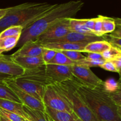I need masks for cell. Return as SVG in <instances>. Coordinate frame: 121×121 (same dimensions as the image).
<instances>
[{
    "label": "cell",
    "instance_id": "obj_12",
    "mask_svg": "<svg viewBox=\"0 0 121 121\" xmlns=\"http://www.w3.org/2000/svg\"><path fill=\"white\" fill-rule=\"evenodd\" d=\"M26 70L15 63L10 56L4 55L0 58V73L10 77H18L25 73Z\"/></svg>",
    "mask_w": 121,
    "mask_h": 121
},
{
    "label": "cell",
    "instance_id": "obj_33",
    "mask_svg": "<svg viewBox=\"0 0 121 121\" xmlns=\"http://www.w3.org/2000/svg\"><path fill=\"white\" fill-rule=\"evenodd\" d=\"M100 67H101L103 69L105 70L109 71V72L118 73L117 69L115 68V66L111 60H106Z\"/></svg>",
    "mask_w": 121,
    "mask_h": 121
},
{
    "label": "cell",
    "instance_id": "obj_17",
    "mask_svg": "<svg viewBox=\"0 0 121 121\" xmlns=\"http://www.w3.org/2000/svg\"><path fill=\"white\" fill-rule=\"evenodd\" d=\"M22 106L24 111L28 116V120L30 121H52L46 112L30 108L24 105Z\"/></svg>",
    "mask_w": 121,
    "mask_h": 121
},
{
    "label": "cell",
    "instance_id": "obj_2",
    "mask_svg": "<svg viewBox=\"0 0 121 121\" xmlns=\"http://www.w3.org/2000/svg\"><path fill=\"white\" fill-rule=\"evenodd\" d=\"M73 85L98 121H121V106L113 101L104 87H87L72 80Z\"/></svg>",
    "mask_w": 121,
    "mask_h": 121
},
{
    "label": "cell",
    "instance_id": "obj_26",
    "mask_svg": "<svg viewBox=\"0 0 121 121\" xmlns=\"http://www.w3.org/2000/svg\"><path fill=\"white\" fill-rule=\"evenodd\" d=\"M102 55L105 60H111L119 56H121V48L111 46L108 49L104 51L102 53Z\"/></svg>",
    "mask_w": 121,
    "mask_h": 121
},
{
    "label": "cell",
    "instance_id": "obj_18",
    "mask_svg": "<svg viewBox=\"0 0 121 121\" xmlns=\"http://www.w3.org/2000/svg\"><path fill=\"white\" fill-rule=\"evenodd\" d=\"M111 45L105 40L95 41L89 43L85 46L83 52L84 53H94L102 54L104 51L108 49Z\"/></svg>",
    "mask_w": 121,
    "mask_h": 121
},
{
    "label": "cell",
    "instance_id": "obj_34",
    "mask_svg": "<svg viewBox=\"0 0 121 121\" xmlns=\"http://www.w3.org/2000/svg\"><path fill=\"white\" fill-rule=\"evenodd\" d=\"M86 59L88 60H104L102 54L99 53H88V55L86 57ZM105 60V59H104Z\"/></svg>",
    "mask_w": 121,
    "mask_h": 121
},
{
    "label": "cell",
    "instance_id": "obj_42",
    "mask_svg": "<svg viewBox=\"0 0 121 121\" xmlns=\"http://www.w3.org/2000/svg\"><path fill=\"white\" fill-rule=\"evenodd\" d=\"M0 121H1V119H0Z\"/></svg>",
    "mask_w": 121,
    "mask_h": 121
},
{
    "label": "cell",
    "instance_id": "obj_31",
    "mask_svg": "<svg viewBox=\"0 0 121 121\" xmlns=\"http://www.w3.org/2000/svg\"><path fill=\"white\" fill-rule=\"evenodd\" d=\"M57 51L52 49L43 48L42 53V58L45 64H47L53 59Z\"/></svg>",
    "mask_w": 121,
    "mask_h": 121
},
{
    "label": "cell",
    "instance_id": "obj_11",
    "mask_svg": "<svg viewBox=\"0 0 121 121\" xmlns=\"http://www.w3.org/2000/svg\"><path fill=\"white\" fill-rule=\"evenodd\" d=\"M104 40L103 37H98L95 34H86L76 33L74 31H70L63 37L57 39L49 40L46 41V43H61L68 42L73 43H89L95 41ZM43 44V43H42Z\"/></svg>",
    "mask_w": 121,
    "mask_h": 121
},
{
    "label": "cell",
    "instance_id": "obj_6",
    "mask_svg": "<svg viewBox=\"0 0 121 121\" xmlns=\"http://www.w3.org/2000/svg\"><path fill=\"white\" fill-rule=\"evenodd\" d=\"M70 69L74 79L85 86L92 88L105 86V82L97 76L91 68L74 65L70 66Z\"/></svg>",
    "mask_w": 121,
    "mask_h": 121
},
{
    "label": "cell",
    "instance_id": "obj_15",
    "mask_svg": "<svg viewBox=\"0 0 121 121\" xmlns=\"http://www.w3.org/2000/svg\"><path fill=\"white\" fill-rule=\"evenodd\" d=\"M43 47L56 51H78L83 52L87 43H46L41 44Z\"/></svg>",
    "mask_w": 121,
    "mask_h": 121
},
{
    "label": "cell",
    "instance_id": "obj_14",
    "mask_svg": "<svg viewBox=\"0 0 121 121\" xmlns=\"http://www.w3.org/2000/svg\"><path fill=\"white\" fill-rule=\"evenodd\" d=\"M12 60L24 69L25 70H34L42 67L45 65L42 56L40 57H11Z\"/></svg>",
    "mask_w": 121,
    "mask_h": 121
},
{
    "label": "cell",
    "instance_id": "obj_7",
    "mask_svg": "<svg viewBox=\"0 0 121 121\" xmlns=\"http://www.w3.org/2000/svg\"><path fill=\"white\" fill-rule=\"evenodd\" d=\"M11 80L20 89L22 90L35 99L43 102L46 86L34 80L26 79L22 76L11 77Z\"/></svg>",
    "mask_w": 121,
    "mask_h": 121
},
{
    "label": "cell",
    "instance_id": "obj_29",
    "mask_svg": "<svg viewBox=\"0 0 121 121\" xmlns=\"http://www.w3.org/2000/svg\"><path fill=\"white\" fill-rule=\"evenodd\" d=\"M93 34L98 37H102L104 35L102 31V15H99L95 18Z\"/></svg>",
    "mask_w": 121,
    "mask_h": 121
},
{
    "label": "cell",
    "instance_id": "obj_25",
    "mask_svg": "<svg viewBox=\"0 0 121 121\" xmlns=\"http://www.w3.org/2000/svg\"><path fill=\"white\" fill-rule=\"evenodd\" d=\"M23 30L21 26H12L6 28L0 33V37H14L21 35Z\"/></svg>",
    "mask_w": 121,
    "mask_h": 121
},
{
    "label": "cell",
    "instance_id": "obj_9",
    "mask_svg": "<svg viewBox=\"0 0 121 121\" xmlns=\"http://www.w3.org/2000/svg\"><path fill=\"white\" fill-rule=\"evenodd\" d=\"M69 32H70L69 27V18H64L50 27L35 40L40 44H42L49 40L63 37Z\"/></svg>",
    "mask_w": 121,
    "mask_h": 121
},
{
    "label": "cell",
    "instance_id": "obj_30",
    "mask_svg": "<svg viewBox=\"0 0 121 121\" xmlns=\"http://www.w3.org/2000/svg\"><path fill=\"white\" fill-rule=\"evenodd\" d=\"M0 115L5 116L11 121H24V118L18 115L0 108Z\"/></svg>",
    "mask_w": 121,
    "mask_h": 121
},
{
    "label": "cell",
    "instance_id": "obj_35",
    "mask_svg": "<svg viewBox=\"0 0 121 121\" xmlns=\"http://www.w3.org/2000/svg\"><path fill=\"white\" fill-rule=\"evenodd\" d=\"M111 61H112L115 68L117 69L118 73L120 74L121 67V56H119L115 59H112V60H111Z\"/></svg>",
    "mask_w": 121,
    "mask_h": 121
},
{
    "label": "cell",
    "instance_id": "obj_40",
    "mask_svg": "<svg viewBox=\"0 0 121 121\" xmlns=\"http://www.w3.org/2000/svg\"><path fill=\"white\" fill-rule=\"evenodd\" d=\"M73 121H82L80 120L79 118H78V117H77L74 114V115H73Z\"/></svg>",
    "mask_w": 121,
    "mask_h": 121
},
{
    "label": "cell",
    "instance_id": "obj_39",
    "mask_svg": "<svg viewBox=\"0 0 121 121\" xmlns=\"http://www.w3.org/2000/svg\"><path fill=\"white\" fill-rule=\"evenodd\" d=\"M0 119H1V121H11L9 120L8 118H7V117H5L4 115H0Z\"/></svg>",
    "mask_w": 121,
    "mask_h": 121
},
{
    "label": "cell",
    "instance_id": "obj_1",
    "mask_svg": "<svg viewBox=\"0 0 121 121\" xmlns=\"http://www.w3.org/2000/svg\"><path fill=\"white\" fill-rule=\"evenodd\" d=\"M83 5L84 2L81 0L56 4L42 17L22 30L17 46L21 47L29 40L34 41L50 27L62 19L73 18Z\"/></svg>",
    "mask_w": 121,
    "mask_h": 121
},
{
    "label": "cell",
    "instance_id": "obj_16",
    "mask_svg": "<svg viewBox=\"0 0 121 121\" xmlns=\"http://www.w3.org/2000/svg\"><path fill=\"white\" fill-rule=\"evenodd\" d=\"M22 104L14 102L5 99H0V108L9 112H13L22 117L24 119H28V116L24 111Z\"/></svg>",
    "mask_w": 121,
    "mask_h": 121
},
{
    "label": "cell",
    "instance_id": "obj_19",
    "mask_svg": "<svg viewBox=\"0 0 121 121\" xmlns=\"http://www.w3.org/2000/svg\"><path fill=\"white\" fill-rule=\"evenodd\" d=\"M46 107V112L52 121H73L74 114L63 111H59L53 109L48 106Z\"/></svg>",
    "mask_w": 121,
    "mask_h": 121
},
{
    "label": "cell",
    "instance_id": "obj_41",
    "mask_svg": "<svg viewBox=\"0 0 121 121\" xmlns=\"http://www.w3.org/2000/svg\"><path fill=\"white\" fill-rule=\"evenodd\" d=\"M24 121H30L28 120V119H24Z\"/></svg>",
    "mask_w": 121,
    "mask_h": 121
},
{
    "label": "cell",
    "instance_id": "obj_13",
    "mask_svg": "<svg viewBox=\"0 0 121 121\" xmlns=\"http://www.w3.org/2000/svg\"><path fill=\"white\" fill-rule=\"evenodd\" d=\"M43 47L37 40H29L25 43L11 57H40L42 56Z\"/></svg>",
    "mask_w": 121,
    "mask_h": 121
},
{
    "label": "cell",
    "instance_id": "obj_28",
    "mask_svg": "<svg viewBox=\"0 0 121 121\" xmlns=\"http://www.w3.org/2000/svg\"><path fill=\"white\" fill-rule=\"evenodd\" d=\"M61 52L63 53L68 59L74 62L81 61L86 58V57L82 54V52L78 51H62Z\"/></svg>",
    "mask_w": 121,
    "mask_h": 121
},
{
    "label": "cell",
    "instance_id": "obj_3",
    "mask_svg": "<svg viewBox=\"0 0 121 121\" xmlns=\"http://www.w3.org/2000/svg\"><path fill=\"white\" fill-rule=\"evenodd\" d=\"M56 4L47 2H25L7 8V14L0 20V33L12 26H21L24 29L50 10Z\"/></svg>",
    "mask_w": 121,
    "mask_h": 121
},
{
    "label": "cell",
    "instance_id": "obj_5",
    "mask_svg": "<svg viewBox=\"0 0 121 121\" xmlns=\"http://www.w3.org/2000/svg\"><path fill=\"white\" fill-rule=\"evenodd\" d=\"M43 102L45 106L53 109L74 114L66 97L54 85H48L46 87Z\"/></svg>",
    "mask_w": 121,
    "mask_h": 121
},
{
    "label": "cell",
    "instance_id": "obj_38",
    "mask_svg": "<svg viewBox=\"0 0 121 121\" xmlns=\"http://www.w3.org/2000/svg\"><path fill=\"white\" fill-rule=\"evenodd\" d=\"M9 77L10 76L7 75H5V74H1V73H0V85L4 84V80L5 79H7V78H9Z\"/></svg>",
    "mask_w": 121,
    "mask_h": 121
},
{
    "label": "cell",
    "instance_id": "obj_22",
    "mask_svg": "<svg viewBox=\"0 0 121 121\" xmlns=\"http://www.w3.org/2000/svg\"><path fill=\"white\" fill-rule=\"evenodd\" d=\"M0 99H5L22 104L15 93L4 83L0 85Z\"/></svg>",
    "mask_w": 121,
    "mask_h": 121
},
{
    "label": "cell",
    "instance_id": "obj_36",
    "mask_svg": "<svg viewBox=\"0 0 121 121\" xmlns=\"http://www.w3.org/2000/svg\"><path fill=\"white\" fill-rule=\"evenodd\" d=\"M95 22V18H89L85 19V24L86 27L92 31L93 33V28H94Z\"/></svg>",
    "mask_w": 121,
    "mask_h": 121
},
{
    "label": "cell",
    "instance_id": "obj_32",
    "mask_svg": "<svg viewBox=\"0 0 121 121\" xmlns=\"http://www.w3.org/2000/svg\"><path fill=\"white\" fill-rule=\"evenodd\" d=\"M109 92L110 96L113 100V101L117 104L118 106H121V86H119L118 88L115 91Z\"/></svg>",
    "mask_w": 121,
    "mask_h": 121
},
{
    "label": "cell",
    "instance_id": "obj_8",
    "mask_svg": "<svg viewBox=\"0 0 121 121\" xmlns=\"http://www.w3.org/2000/svg\"><path fill=\"white\" fill-rule=\"evenodd\" d=\"M44 71L45 75L54 84L74 79L71 72L70 66L45 64Z\"/></svg>",
    "mask_w": 121,
    "mask_h": 121
},
{
    "label": "cell",
    "instance_id": "obj_23",
    "mask_svg": "<svg viewBox=\"0 0 121 121\" xmlns=\"http://www.w3.org/2000/svg\"><path fill=\"white\" fill-rule=\"evenodd\" d=\"M75 63L76 62L72 61L69 59H68L61 52L57 51L53 59L47 64L63 65V66H73V65H75Z\"/></svg>",
    "mask_w": 121,
    "mask_h": 121
},
{
    "label": "cell",
    "instance_id": "obj_4",
    "mask_svg": "<svg viewBox=\"0 0 121 121\" xmlns=\"http://www.w3.org/2000/svg\"><path fill=\"white\" fill-rule=\"evenodd\" d=\"M54 86L66 97L74 114L82 121H98L77 91L72 80H67Z\"/></svg>",
    "mask_w": 121,
    "mask_h": 121
},
{
    "label": "cell",
    "instance_id": "obj_21",
    "mask_svg": "<svg viewBox=\"0 0 121 121\" xmlns=\"http://www.w3.org/2000/svg\"><path fill=\"white\" fill-rule=\"evenodd\" d=\"M20 37H0V54L11 50L16 47Z\"/></svg>",
    "mask_w": 121,
    "mask_h": 121
},
{
    "label": "cell",
    "instance_id": "obj_37",
    "mask_svg": "<svg viewBox=\"0 0 121 121\" xmlns=\"http://www.w3.org/2000/svg\"><path fill=\"white\" fill-rule=\"evenodd\" d=\"M7 12V8H0V20L5 15Z\"/></svg>",
    "mask_w": 121,
    "mask_h": 121
},
{
    "label": "cell",
    "instance_id": "obj_20",
    "mask_svg": "<svg viewBox=\"0 0 121 121\" xmlns=\"http://www.w3.org/2000/svg\"><path fill=\"white\" fill-rule=\"evenodd\" d=\"M69 27L70 31L76 32L81 34H94L92 31L89 30L85 24V19L69 18Z\"/></svg>",
    "mask_w": 121,
    "mask_h": 121
},
{
    "label": "cell",
    "instance_id": "obj_10",
    "mask_svg": "<svg viewBox=\"0 0 121 121\" xmlns=\"http://www.w3.org/2000/svg\"><path fill=\"white\" fill-rule=\"evenodd\" d=\"M11 78V77H9L5 79L4 80V83L8 86L15 93L22 105H26L30 108L46 112V107L42 101L39 100L22 90L20 89L12 82Z\"/></svg>",
    "mask_w": 121,
    "mask_h": 121
},
{
    "label": "cell",
    "instance_id": "obj_24",
    "mask_svg": "<svg viewBox=\"0 0 121 121\" xmlns=\"http://www.w3.org/2000/svg\"><path fill=\"white\" fill-rule=\"evenodd\" d=\"M116 28L115 19L102 16V31L104 35L112 33Z\"/></svg>",
    "mask_w": 121,
    "mask_h": 121
},
{
    "label": "cell",
    "instance_id": "obj_27",
    "mask_svg": "<svg viewBox=\"0 0 121 121\" xmlns=\"http://www.w3.org/2000/svg\"><path fill=\"white\" fill-rule=\"evenodd\" d=\"M105 61L106 60H104V59L99 60H88L85 58L84 60L76 62L75 65L83 66V67H87V68H91V67H100Z\"/></svg>",
    "mask_w": 121,
    "mask_h": 121
}]
</instances>
